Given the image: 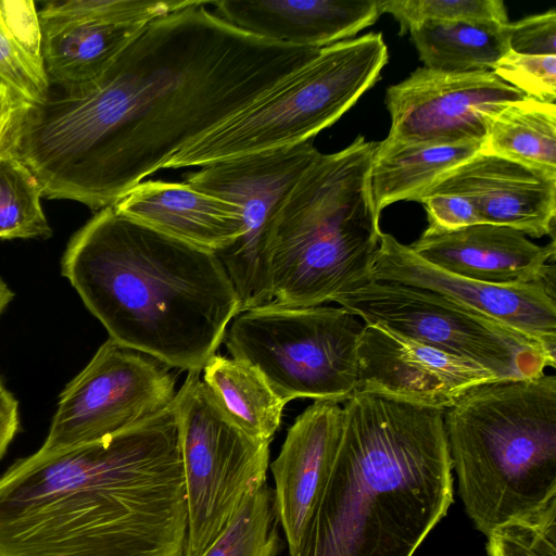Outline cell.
<instances>
[{"mask_svg": "<svg viewBox=\"0 0 556 556\" xmlns=\"http://www.w3.org/2000/svg\"><path fill=\"white\" fill-rule=\"evenodd\" d=\"M211 2L148 22L96 80L49 85L40 101L21 100L0 153L31 170L42 197L114 206L321 49L245 33Z\"/></svg>", "mask_w": 556, "mask_h": 556, "instance_id": "1", "label": "cell"}, {"mask_svg": "<svg viewBox=\"0 0 556 556\" xmlns=\"http://www.w3.org/2000/svg\"><path fill=\"white\" fill-rule=\"evenodd\" d=\"M177 416L36 453L0 477V556H185Z\"/></svg>", "mask_w": 556, "mask_h": 556, "instance_id": "2", "label": "cell"}, {"mask_svg": "<svg viewBox=\"0 0 556 556\" xmlns=\"http://www.w3.org/2000/svg\"><path fill=\"white\" fill-rule=\"evenodd\" d=\"M293 556H413L453 502L444 410L356 392Z\"/></svg>", "mask_w": 556, "mask_h": 556, "instance_id": "3", "label": "cell"}, {"mask_svg": "<svg viewBox=\"0 0 556 556\" xmlns=\"http://www.w3.org/2000/svg\"><path fill=\"white\" fill-rule=\"evenodd\" d=\"M61 273L111 339L187 372L203 370L241 312L215 252L113 206L74 233Z\"/></svg>", "mask_w": 556, "mask_h": 556, "instance_id": "4", "label": "cell"}, {"mask_svg": "<svg viewBox=\"0 0 556 556\" xmlns=\"http://www.w3.org/2000/svg\"><path fill=\"white\" fill-rule=\"evenodd\" d=\"M378 142L321 154L281 200L268 230L274 304L320 306L374 280L382 231L370 191Z\"/></svg>", "mask_w": 556, "mask_h": 556, "instance_id": "5", "label": "cell"}, {"mask_svg": "<svg viewBox=\"0 0 556 556\" xmlns=\"http://www.w3.org/2000/svg\"><path fill=\"white\" fill-rule=\"evenodd\" d=\"M444 425L459 495L483 534L556 497L555 376L476 387Z\"/></svg>", "mask_w": 556, "mask_h": 556, "instance_id": "6", "label": "cell"}, {"mask_svg": "<svg viewBox=\"0 0 556 556\" xmlns=\"http://www.w3.org/2000/svg\"><path fill=\"white\" fill-rule=\"evenodd\" d=\"M387 62L380 33L324 47L247 108L185 146L165 168L203 167L313 139L377 83Z\"/></svg>", "mask_w": 556, "mask_h": 556, "instance_id": "7", "label": "cell"}, {"mask_svg": "<svg viewBox=\"0 0 556 556\" xmlns=\"http://www.w3.org/2000/svg\"><path fill=\"white\" fill-rule=\"evenodd\" d=\"M364 323L342 306L274 303L240 312L224 341L231 357L255 366L286 403L346 402L356 393Z\"/></svg>", "mask_w": 556, "mask_h": 556, "instance_id": "8", "label": "cell"}, {"mask_svg": "<svg viewBox=\"0 0 556 556\" xmlns=\"http://www.w3.org/2000/svg\"><path fill=\"white\" fill-rule=\"evenodd\" d=\"M173 406L187 505L185 556H200L247 494L266 483L269 443L239 426L200 372H188Z\"/></svg>", "mask_w": 556, "mask_h": 556, "instance_id": "9", "label": "cell"}, {"mask_svg": "<svg viewBox=\"0 0 556 556\" xmlns=\"http://www.w3.org/2000/svg\"><path fill=\"white\" fill-rule=\"evenodd\" d=\"M331 302L364 324L481 365L503 380L534 378L555 361L523 336L428 290L372 281Z\"/></svg>", "mask_w": 556, "mask_h": 556, "instance_id": "10", "label": "cell"}, {"mask_svg": "<svg viewBox=\"0 0 556 556\" xmlns=\"http://www.w3.org/2000/svg\"><path fill=\"white\" fill-rule=\"evenodd\" d=\"M319 153L308 139L231 157L185 175V182L195 190L230 202L241 212L242 235L216 253L236 289L241 312L273 302L267 258L270 222L281 200Z\"/></svg>", "mask_w": 556, "mask_h": 556, "instance_id": "11", "label": "cell"}, {"mask_svg": "<svg viewBox=\"0 0 556 556\" xmlns=\"http://www.w3.org/2000/svg\"><path fill=\"white\" fill-rule=\"evenodd\" d=\"M169 366L109 338L60 394L45 452L101 440L166 410L176 396Z\"/></svg>", "mask_w": 556, "mask_h": 556, "instance_id": "12", "label": "cell"}, {"mask_svg": "<svg viewBox=\"0 0 556 556\" xmlns=\"http://www.w3.org/2000/svg\"><path fill=\"white\" fill-rule=\"evenodd\" d=\"M527 98L491 71L444 73L419 67L386 93L389 142L481 141L486 119Z\"/></svg>", "mask_w": 556, "mask_h": 556, "instance_id": "13", "label": "cell"}, {"mask_svg": "<svg viewBox=\"0 0 556 556\" xmlns=\"http://www.w3.org/2000/svg\"><path fill=\"white\" fill-rule=\"evenodd\" d=\"M372 275L438 293L523 336L556 362L555 280L495 285L445 271L415 254L392 235H381Z\"/></svg>", "mask_w": 556, "mask_h": 556, "instance_id": "14", "label": "cell"}, {"mask_svg": "<svg viewBox=\"0 0 556 556\" xmlns=\"http://www.w3.org/2000/svg\"><path fill=\"white\" fill-rule=\"evenodd\" d=\"M356 392L446 410L471 389L503 380L470 361L364 325L357 346Z\"/></svg>", "mask_w": 556, "mask_h": 556, "instance_id": "15", "label": "cell"}, {"mask_svg": "<svg viewBox=\"0 0 556 556\" xmlns=\"http://www.w3.org/2000/svg\"><path fill=\"white\" fill-rule=\"evenodd\" d=\"M433 185L468 198L481 223L555 240L556 173L480 150Z\"/></svg>", "mask_w": 556, "mask_h": 556, "instance_id": "16", "label": "cell"}, {"mask_svg": "<svg viewBox=\"0 0 556 556\" xmlns=\"http://www.w3.org/2000/svg\"><path fill=\"white\" fill-rule=\"evenodd\" d=\"M408 247L438 268L473 280L505 286L555 280V240L538 245L506 226L481 223L450 231L427 228Z\"/></svg>", "mask_w": 556, "mask_h": 556, "instance_id": "17", "label": "cell"}, {"mask_svg": "<svg viewBox=\"0 0 556 556\" xmlns=\"http://www.w3.org/2000/svg\"><path fill=\"white\" fill-rule=\"evenodd\" d=\"M342 429L343 407L332 401H315L288 429L280 452L270 464L277 516L290 556L296 552Z\"/></svg>", "mask_w": 556, "mask_h": 556, "instance_id": "18", "label": "cell"}, {"mask_svg": "<svg viewBox=\"0 0 556 556\" xmlns=\"http://www.w3.org/2000/svg\"><path fill=\"white\" fill-rule=\"evenodd\" d=\"M211 5L245 33L315 48L350 39L381 15L379 0H218Z\"/></svg>", "mask_w": 556, "mask_h": 556, "instance_id": "19", "label": "cell"}, {"mask_svg": "<svg viewBox=\"0 0 556 556\" xmlns=\"http://www.w3.org/2000/svg\"><path fill=\"white\" fill-rule=\"evenodd\" d=\"M113 207L152 229L215 253L233 244L243 232L238 206L185 181H142Z\"/></svg>", "mask_w": 556, "mask_h": 556, "instance_id": "20", "label": "cell"}, {"mask_svg": "<svg viewBox=\"0 0 556 556\" xmlns=\"http://www.w3.org/2000/svg\"><path fill=\"white\" fill-rule=\"evenodd\" d=\"M39 21L45 70L55 86L96 80L148 23Z\"/></svg>", "mask_w": 556, "mask_h": 556, "instance_id": "21", "label": "cell"}, {"mask_svg": "<svg viewBox=\"0 0 556 556\" xmlns=\"http://www.w3.org/2000/svg\"><path fill=\"white\" fill-rule=\"evenodd\" d=\"M481 141L378 142L370 191L378 215L399 201H415L442 176L482 148Z\"/></svg>", "mask_w": 556, "mask_h": 556, "instance_id": "22", "label": "cell"}, {"mask_svg": "<svg viewBox=\"0 0 556 556\" xmlns=\"http://www.w3.org/2000/svg\"><path fill=\"white\" fill-rule=\"evenodd\" d=\"M505 26L425 21L408 31L425 67L444 73H475L492 71L509 51Z\"/></svg>", "mask_w": 556, "mask_h": 556, "instance_id": "23", "label": "cell"}, {"mask_svg": "<svg viewBox=\"0 0 556 556\" xmlns=\"http://www.w3.org/2000/svg\"><path fill=\"white\" fill-rule=\"evenodd\" d=\"M203 381L230 416L254 439L270 443L280 427L286 402L252 364L214 354Z\"/></svg>", "mask_w": 556, "mask_h": 556, "instance_id": "24", "label": "cell"}, {"mask_svg": "<svg viewBox=\"0 0 556 556\" xmlns=\"http://www.w3.org/2000/svg\"><path fill=\"white\" fill-rule=\"evenodd\" d=\"M481 151L556 173V105L525 98L486 119Z\"/></svg>", "mask_w": 556, "mask_h": 556, "instance_id": "25", "label": "cell"}, {"mask_svg": "<svg viewBox=\"0 0 556 556\" xmlns=\"http://www.w3.org/2000/svg\"><path fill=\"white\" fill-rule=\"evenodd\" d=\"M0 79L24 102H38L48 91L40 21L31 0H0Z\"/></svg>", "mask_w": 556, "mask_h": 556, "instance_id": "26", "label": "cell"}, {"mask_svg": "<svg viewBox=\"0 0 556 556\" xmlns=\"http://www.w3.org/2000/svg\"><path fill=\"white\" fill-rule=\"evenodd\" d=\"M278 525L274 489L264 483L247 494L200 556H278L285 547Z\"/></svg>", "mask_w": 556, "mask_h": 556, "instance_id": "27", "label": "cell"}, {"mask_svg": "<svg viewBox=\"0 0 556 556\" xmlns=\"http://www.w3.org/2000/svg\"><path fill=\"white\" fill-rule=\"evenodd\" d=\"M42 192L31 170L0 153V239H48L52 229L41 207Z\"/></svg>", "mask_w": 556, "mask_h": 556, "instance_id": "28", "label": "cell"}, {"mask_svg": "<svg viewBox=\"0 0 556 556\" xmlns=\"http://www.w3.org/2000/svg\"><path fill=\"white\" fill-rule=\"evenodd\" d=\"M197 0H52L38 10L40 20L59 22L147 23L192 5Z\"/></svg>", "mask_w": 556, "mask_h": 556, "instance_id": "29", "label": "cell"}, {"mask_svg": "<svg viewBox=\"0 0 556 556\" xmlns=\"http://www.w3.org/2000/svg\"><path fill=\"white\" fill-rule=\"evenodd\" d=\"M382 13L400 23L401 34L425 21H466L505 25L508 22L501 0H379Z\"/></svg>", "mask_w": 556, "mask_h": 556, "instance_id": "30", "label": "cell"}, {"mask_svg": "<svg viewBox=\"0 0 556 556\" xmlns=\"http://www.w3.org/2000/svg\"><path fill=\"white\" fill-rule=\"evenodd\" d=\"M489 556H556V497L542 509L495 527Z\"/></svg>", "mask_w": 556, "mask_h": 556, "instance_id": "31", "label": "cell"}, {"mask_svg": "<svg viewBox=\"0 0 556 556\" xmlns=\"http://www.w3.org/2000/svg\"><path fill=\"white\" fill-rule=\"evenodd\" d=\"M491 72L529 98L555 103L556 55H525L508 51Z\"/></svg>", "mask_w": 556, "mask_h": 556, "instance_id": "32", "label": "cell"}, {"mask_svg": "<svg viewBox=\"0 0 556 556\" xmlns=\"http://www.w3.org/2000/svg\"><path fill=\"white\" fill-rule=\"evenodd\" d=\"M415 201L421 203L425 207L429 229L450 231L481 224L471 201L450 189L432 185Z\"/></svg>", "mask_w": 556, "mask_h": 556, "instance_id": "33", "label": "cell"}, {"mask_svg": "<svg viewBox=\"0 0 556 556\" xmlns=\"http://www.w3.org/2000/svg\"><path fill=\"white\" fill-rule=\"evenodd\" d=\"M508 50L525 55H556L554 9L505 26Z\"/></svg>", "mask_w": 556, "mask_h": 556, "instance_id": "34", "label": "cell"}, {"mask_svg": "<svg viewBox=\"0 0 556 556\" xmlns=\"http://www.w3.org/2000/svg\"><path fill=\"white\" fill-rule=\"evenodd\" d=\"M18 404L0 382V458L18 430Z\"/></svg>", "mask_w": 556, "mask_h": 556, "instance_id": "35", "label": "cell"}, {"mask_svg": "<svg viewBox=\"0 0 556 556\" xmlns=\"http://www.w3.org/2000/svg\"><path fill=\"white\" fill-rule=\"evenodd\" d=\"M18 96L7 85L0 89V140L11 119V116L20 102Z\"/></svg>", "mask_w": 556, "mask_h": 556, "instance_id": "36", "label": "cell"}, {"mask_svg": "<svg viewBox=\"0 0 556 556\" xmlns=\"http://www.w3.org/2000/svg\"><path fill=\"white\" fill-rule=\"evenodd\" d=\"M14 293L8 287V285L0 278V315L12 301Z\"/></svg>", "mask_w": 556, "mask_h": 556, "instance_id": "37", "label": "cell"}, {"mask_svg": "<svg viewBox=\"0 0 556 556\" xmlns=\"http://www.w3.org/2000/svg\"><path fill=\"white\" fill-rule=\"evenodd\" d=\"M3 85H4V84H3V83L1 81V79H0V89H1V87H2Z\"/></svg>", "mask_w": 556, "mask_h": 556, "instance_id": "38", "label": "cell"}]
</instances>
